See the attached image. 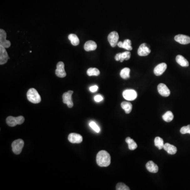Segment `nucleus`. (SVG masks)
<instances>
[{
	"label": "nucleus",
	"mask_w": 190,
	"mask_h": 190,
	"mask_svg": "<svg viewBox=\"0 0 190 190\" xmlns=\"http://www.w3.org/2000/svg\"><path fill=\"white\" fill-rule=\"evenodd\" d=\"M73 93V91L69 90L68 92H65L62 95L63 103L67 104L69 108H72L73 107V103L72 100V95Z\"/></svg>",
	"instance_id": "5"
},
{
	"label": "nucleus",
	"mask_w": 190,
	"mask_h": 190,
	"mask_svg": "<svg viewBox=\"0 0 190 190\" xmlns=\"http://www.w3.org/2000/svg\"><path fill=\"white\" fill-rule=\"evenodd\" d=\"M24 120L25 119L22 116H20L17 117L8 116L7 117L6 122L9 126L14 127L17 125H21L24 123Z\"/></svg>",
	"instance_id": "3"
},
{
	"label": "nucleus",
	"mask_w": 190,
	"mask_h": 190,
	"mask_svg": "<svg viewBox=\"0 0 190 190\" xmlns=\"http://www.w3.org/2000/svg\"><path fill=\"white\" fill-rule=\"evenodd\" d=\"M167 68V65L165 63H161L155 67L154 69V73L157 76L162 75Z\"/></svg>",
	"instance_id": "15"
},
{
	"label": "nucleus",
	"mask_w": 190,
	"mask_h": 190,
	"mask_svg": "<svg viewBox=\"0 0 190 190\" xmlns=\"http://www.w3.org/2000/svg\"><path fill=\"white\" fill-rule=\"evenodd\" d=\"M121 107L124 110H125V113H129L132 111L133 106L130 103L123 102L121 103Z\"/></svg>",
	"instance_id": "20"
},
{
	"label": "nucleus",
	"mask_w": 190,
	"mask_h": 190,
	"mask_svg": "<svg viewBox=\"0 0 190 190\" xmlns=\"http://www.w3.org/2000/svg\"><path fill=\"white\" fill-rule=\"evenodd\" d=\"M27 98L33 103H38L41 101L40 95L34 88H30L27 92Z\"/></svg>",
	"instance_id": "2"
},
{
	"label": "nucleus",
	"mask_w": 190,
	"mask_h": 190,
	"mask_svg": "<svg viewBox=\"0 0 190 190\" xmlns=\"http://www.w3.org/2000/svg\"><path fill=\"white\" fill-rule=\"evenodd\" d=\"M116 189L117 190H129L130 188L127 187L125 184L123 183H119L116 185Z\"/></svg>",
	"instance_id": "30"
},
{
	"label": "nucleus",
	"mask_w": 190,
	"mask_h": 190,
	"mask_svg": "<svg viewBox=\"0 0 190 190\" xmlns=\"http://www.w3.org/2000/svg\"><path fill=\"white\" fill-rule=\"evenodd\" d=\"M163 120L166 122H170L174 119V115L171 111L166 112L162 116Z\"/></svg>",
	"instance_id": "25"
},
{
	"label": "nucleus",
	"mask_w": 190,
	"mask_h": 190,
	"mask_svg": "<svg viewBox=\"0 0 190 190\" xmlns=\"http://www.w3.org/2000/svg\"><path fill=\"white\" fill-rule=\"evenodd\" d=\"M97 45L96 43L93 41L89 40L86 42L84 45V49L86 51H93L97 49Z\"/></svg>",
	"instance_id": "16"
},
{
	"label": "nucleus",
	"mask_w": 190,
	"mask_h": 190,
	"mask_svg": "<svg viewBox=\"0 0 190 190\" xmlns=\"http://www.w3.org/2000/svg\"><path fill=\"white\" fill-rule=\"evenodd\" d=\"M176 61L178 65L182 67H188L189 62L186 59L181 55H177L176 57Z\"/></svg>",
	"instance_id": "19"
},
{
	"label": "nucleus",
	"mask_w": 190,
	"mask_h": 190,
	"mask_svg": "<svg viewBox=\"0 0 190 190\" xmlns=\"http://www.w3.org/2000/svg\"><path fill=\"white\" fill-rule=\"evenodd\" d=\"M158 92L163 97H168L170 95V90L164 83H160L157 86Z\"/></svg>",
	"instance_id": "11"
},
{
	"label": "nucleus",
	"mask_w": 190,
	"mask_h": 190,
	"mask_svg": "<svg viewBox=\"0 0 190 190\" xmlns=\"http://www.w3.org/2000/svg\"><path fill=\"white\" fill-rule=\"evenodd\" d=\"M68 140L71 143H81L83 138L82 135L77 133H71L69 135Z\"/></svg>",
	"instance_id": "12"
},
{
	"label": "nucleus",
	"mask_w": 190,
	"mask_h": 190,
	"mask_svg": "<svg viewBox=\"0 0 190 190\" xmlns=\"http://www.w3.org/2000/svg\"><path fill=\"white\" fill-rule=\"evenodd\" d=\"M163 149L166 152L171 155H174L177 152V148L175 146L170 144L166 143L164 145Z\"/></svg>",
	"instance_id": "18"
},
{
	"label": "nucleus",
	"mask_w": 190,
	"mask_h": 190,
	"mask_svg": "<svg viewBox=\"0 0 190 190\" xmlns=\"http://www.w3.org/2000/svg\"><path fill=\"white\" fill-rule=\"evenodd\" d=\"M131 54L129 51L124 52L123 53H121V58H120V61L121 62H123L124 60H128L130 58Z\"/></svg>",
	"instance_id": "28"
},
{
	"label": "nucleus",
	"mask_w": 190,
	"mask_h": 190,
	"mask_svg": "<svg viewBox=\"0 0 190 190\" xmlns=\"http://www.w3.org/2000/svg\"><path fill=\"white\" fill-rule=\"evenodd\" d=\"M180 132L182 134L187 133L190 134V125H188L187 126L182 127L181 129Z\"/></svg>",
	"instance_id": "31"
},
{
	"label": "nucleus",
	"mask_w": 190,
	"mask_h": 190,
	"mask_svg": "<svg viewBox=\"0 0 190 190\" xmlns=\"http://www.w3.org/2000/svg\"><path fill=\"white\" fill-rule=\"evenodd\" d=\"M96 162L99 166H108L111 162V157L109 154L106 150H100L97 154Z\"/></svg>",
	"instance_id": "1"
},
{
	"label": "nucleus",
	"mask_w": 190,
	"mask_h": 190,
	"mask_svg": "<svg viewBox=\"0 0 190 190\" xmlns=\"http://www.w3.org/2000/svg\"><path fill=\"white\" fill-rule=\"evenodd\" d=\"M103 97L100 95H97L94 97V100L95 102L99 103V102H102V100H103Z\"/></svg>",
	"instance_id": "32"
},
{
	"label": "nucleus",
	"mask_w": 190,
	"mask_h": 190,
	"mask_svg": "<svg viewBox=\"0 0 190 190\" xmlns=\"http://www.w3.org/2000/svg\"><path fill=\"white\" fill-rule=\"evenodd\" d=\"M132 42L129 39H126L123 42L122 48L125 49L126 50L130 51L133 49L132 47Z\"/></svg>",
	"instance_id": "27"
},
{
	"label": "nucleus",
	"mask_w": 190,
	"mask_h": 190,
	"mask_svg": "<svg viewBox=\"0 0 190 190\" xmlns=\"http://www.w3.org/2000/svg\"><path fill=\"white\" fill-rule=\"evenodd\" d=\"M119 39V34L116 31L112 32L109 34L108 36V41L112 47H115L118 44Z\"/></svg>",
	"instance_id": "9"
},
{
	"label": "nucleus",
	"mask_w": 190,
	"mask_h": 190,
	"mask_svg": "<svg viewBox=\"0 0 190 190\" xmlns=\"http://www.w3.org/2000/svg\"><path fill=\"white\" fill-rule=\"evenodd\" d=\"M24 145V142L21 139L14 140L12 144V150L17 155L20 154L22 152V149Z\"/></svg>",
	"instance_id": "4"
},
{
	"label": "nucleus",
	"mask_w": 190,
	"mask_h": 190,
	"mask_svg": "<svg viewBox=\"0 0 190 190\" xmlns=\"http://www.w3.org/2000/svg\"><path fill=\"white\" fill-rule=\"evenodd\" d=\"M150 49L146 44H143L139 47L137 53L140 56H147L150 53Z\"/></svg>",
	"instance_id": "13"
},
{
	"label": "nucleus",
	"mask_w": 190,
	"mask_h": 190,
	"mask_svg": "<svg viewBox=\"0 0 190 190\" xmlns=\"http://www.w3.org/2000/svg\"><path fill=\"white\" fill-rule=\"evenodd\" d=\"M69 40H70L71 43L74 46L78 45L79 44V39L77 35L75 34H70L68 36Z\"/></svg>",
	"instance_id": "22"
},
{
	"label": "nucleus",
	"mask_w": 190,
	"mask_h": 190,
	"mask_svg": "<svg viewBox=\"0 0 190 190\" xmlns=\"http://www.w3.org/2000/svg\"><path fill=\"white\" fill-rule=\"evenodd\" d=\"M9 59L6 48L0 45V65H3L7 63Z\"/></svg>",
	"instance_id": "10"
},
{
	"label": "nucleus",
	"mask_w": 190,
	"mask_h": 190,
	"mask_svg": "<svg viewBox=\"0 0 190 190\" xmlns=\"http://www.w3.org/2000/svg\"><path fill=\"white\" fill-rule=\"evenodd\" d=\"M89 126L90 127L93 129L95 132H96L97 133H98L100 132V129L99 127L97 125V124L95 122H91L89 123Z\"/></svg>",
	"instance_id": "29"
},
{
	"label": "nucleus",
	"mask_w": 190,
	"mask_h": 190,
	"mask_svg": "<svg viewBox=\"0 0 190 190\" xmlns=\"http://www.w3.org/2000/svg\"><path fill=\"white\" fill-rule=\"evenodd\" d=\"M146 167L147 170L151 173H156L158 172V166L153 161H149L147 162L146 164Z\"/></svg>",
	"instance_id": "17"
},
{
	"label": "nucleus",
	"mask_w": 190,
	"mask_h": 190,
	"mask_svg": "<svg viewBox=\"0 0 190 190\" xmlns=\"http://www.w3.org/2000/svg\"><path fill=\"white\" fill-rule=\"evenodd\" d=\"M55 75L59 78H64L67 76L65 70V64L63 62H59L57 63V69L55 70Z\"/></svg>",
	"instance_id": "8"
},
{
	"label": "nucleus",
	"mask_w": 190,
	"mask_h": 190,
	"mask_svg": "<svg viewBox=\"0 0 190 190\" xmlns=\"http://www.w3.org/2000/svg\"><path fill=\"white\" fill-rule=\"evenodd\" d=\"M174 40L182 45H187L190 43V37L183 34H178L174 37Z\"/></svg>",
	"instance_id": "14"
},
{
	"label": "nucleus",
	"mask_w": 190,
	"mask_h": 190,
	"mask_svg": "<svg viewBox=\"0 0 190 190\" xmlns=\"http://www.w3.org/2000/svg\"><path fill=\"white\" fill-rule=\"evenodd\" d=\"M123 96L125 99L129 101H132L136 99L137 97V93L135 90L133 89H127L124 91L123 92Z\"/></svg>",
	"instance_id": "7"
},
{
	"label": "nucleus",
	"mask_w": 190,
	"mask_h": 190,
	"mask_svg": "<svg viewBox=\"0 0 190 190\" xmlns=\"http://www.w3.org/2000/svg\"><path fill=\"white\" fill-rule=\"evenodd\" d=\"M126 142L128 144L129 149L130 150H135L137 147V145L136 143L133 139L129 137H127L126 139Z\"/></svg>",
	"instance_id": "21"
},
{
	"label": "nucleus",
	"mask_w": 190,
	"mask_h": 190,
	"mask_svg": "<svg viewBox=\"0 0 190 190\" xmlns=\"http://www.w3.org/2000/svg\"><path fill=\"white\" fill-rule=\"evenodd\" d=\"M154 144L158 148L159 150L163 149L164 147V141L160 137H155L154 140Z\"/></svg>",
	"instance_id": "24"
},
{
	"label": "nucleus",
	"mask_w": 190,
	"mask_h": 190,
	"mask_svg": "<svg viewBox=\"0 0 190 190\" xmlns=\"http://www.w3.org/2000/svg\"><path fill=\"white\" fill-rule=\"evenodd\" d=\"M120 58H121V53L117 54L116 55H115V59L116 61H120Z\"/></svg>",
	"instance_id": "34"
},
{
	"label": "nucleus",
	"mask_w": 190,
	"mask_h": 190,
	"mask_svg": "<svg viewBox=\"0 0 190 190\" xmlns=\"http://www.w3.org/2000/svg\"><path fill=\"white\" fill-rule=\"evenodd\" d=\"M87 73L89 76H98L100 75V71L96 68H90L87 70Z\"/></svg>",
	"instance_id": "26"
},
{
	"label": "nucleus",
	"mask_w": 190,
	"mask_h": 190,
	"mask_svg": "<svg viewBox=\"0 0 190 190\" xmlns=\"http://www.w3.org/2000/svg\"><path fill=\"white\" fill-rule=\"evenodd\" d=\"M11 45V42L7 40V33L3 29H0V45L8 48Z\"/></svg>",
	"instance_id": "6"
},
{
	"label": "nucleus",
	"mask_w": 190,
	"mask_h": 190,
	"mask_svg": "<svg viewBox=\"0 0 190 190\" xmlns=\"http://www.w3.org/2000/svg\"><path fill=\"white\" fill-rule=\"evenodd\" d=\"M130 69L129 68H125L123 69L120 72V77L124 79H126L130 77Z\"/></svg>",
	"instance_id": "23"
},
{
	"label": "nucleus",
	"mask_w": 190,
	"mask_h": 190,
	"mask_svg": "<svg viewBox=\"0 0 190 190\" xmlns=\"http://www.w3.org/2000/svg\"><path fill=\"white\" fill-rule=\"evenodd\" d=\"M98 89V87L96 85L92 86V87H90V88H89L90 92H97Z\"/></svg>",
	"instance_id": "33"
}]
</instances>
